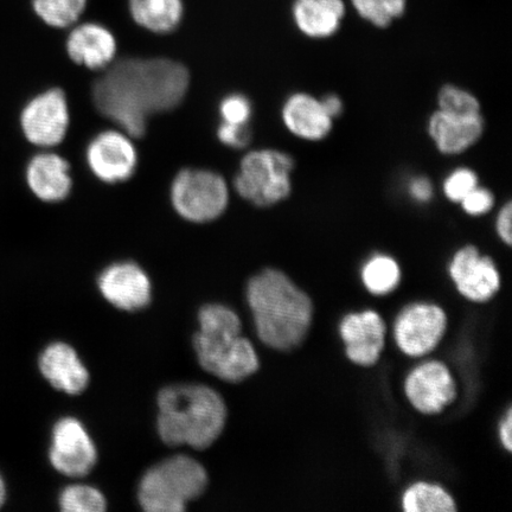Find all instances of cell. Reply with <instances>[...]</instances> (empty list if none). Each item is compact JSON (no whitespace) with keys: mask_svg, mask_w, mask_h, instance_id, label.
Listing matches in <instances>:
<instances>
[{"mask_svg":"<svg viewBox=\"0 0 512 512\" xmlns=\"http://www.w3.org/2000/svg\"><path fill=\"white\" fill-rule=\"evenodd\" d=\"M220 114L223 123L248 125L252 117V105L245 95L230 94L221 101Z\"/></svg>","mask_w":512,"mask_h":512,"instance_id":"obj_30","label":"cell"},{"mask_svg":"<svg viewBox=\"0 0 512 512\" xmlns=\"http://www.w3.org/2000/svg\"><path fill=\"white\" fill-rule=\"evenodd\" d=\"M99 288L102 296L120 310L137 311L151 302L149 275L131 261L107 267L100 275Z\"/></svg>","mask_w":512,"mask_h":512,"instance_id":"obj_15","label":"cell"},{"mask_svg":"<svg viewBox=\"0 0 512 512\" xmlns=\"http://www.w3.org/2000/svg\"><path fill=\"white\" fill-rule=\"evenodd\" d=\"M207 486L208 475L203 465L181 454L165 459L145 473L139 485V503L149 512H181Z\"/></svg>","mask_w":512,"mask_h":512,"instance_id":"obj_5","label":"cell"},{"mask_svg":"<svg viewBox=\"0 0 512 512\" xmlns=\"http://www.w3.org/2000/svg\"><path fill=\"white\" fill-rule=\"evenodd\" d=\"M401 278L399 262L386 254L370 256L362 266V285L374 297H384L394 292L399 287Z\"/></svg>","mask_w":512,"mask_h":512,"instance_id":"obj_24","label":"cell"},{"mask_svg":"<svg viewBox=\"0 0 512 512\" xmlns=\"http://www.w3.org/2000/svg\"><path fill=\"white\" fill-rule=\"evenodd\" d=\"M345 356L361 368L376 366L386 349L388 326L379 312L371 309L345 315L338 326Z\"/></svg>","mask_w":512,"mask_h":512,"instance_id":"obj_11","label":"cell"},{"mask_svg":"<svg viewBox=\"0 0 512 512\" xmlns=\"http://www.w3.org/2000/svg\"><path fill=\"white\" fill-rule=\"evenodd\" d=\"M200 331L194 347L202 368L219 379L238 383L258 371V352L249 339L242 336L238 315L221 304L204 306L198 315Z\"/></svg>","mask_w":512,"mask_h":512,"instance_id":"obj_4","label":"cell"},{"mask_svg":"<svg viewBox=\"0 0 512 512\" xmlns=\"http://www.w3.org/2000/svg\"><path fill=\"white\" fill-rule=\"evenodd\" d=\"M86 158L93 175L108 184L128 181L138 165L132 137L121 130H107L95 136L87 146Z\"/></svg>","mask_w":512,"mask_h":512,"instance_id":"obj_12","label":"cell"},{"mask_svg":"<svg viewBox=\"0 0 512 512\" xmlns=\"http://www.w3.org/2000/svg\"><path fill=\"white\" fill-rule=\"evenodd\" d=\"M401 509L405 512H454L458 510L456 499L443 485L437 483H413L403 491Z\"/></svg>","mask_w":512,"mask_h":512,"instance_id":"obj_23","label":"cell"},{"mask_svg":"<svg viewBox=\"0 0 512 512\" xmlns=\"http://www.w3.org/2000/svg\"><path fill=\"white\" fill-rule=\"evenodd\" d=\"M69 123L67 96L59 88L34 96L21 113L24 137L41 149L60 145L67 136Z\"/></svg>","mask_w":512,"mask_h":512,"instance_id":"obj_10","label":"cell"},{"mask_svg":"<svg viewBox=\"0 0 512 512\" xmlns=\"http://www.w3.org/2000/svg\"><path fill=\"white\" fill-rule=\"evenodd\" d=\"M60 505L64 512H102L106 499L92 486L72 485L62 491Z\"/></svg>","mask_w":512,"mask_h":512,"instance_id":"obj_26","label":"cell"},{"mask_svg":"<svg viewBox=\"0 0 512 512\" xmlns=\"http://www.w3.org/2000/svg\"><path fill=\"white\" fill-rule=\"evenodd\" d=\"M251 130L248 125H236L223 123L217 130V137L220 142L226 146L233 147V149H243L249 142H251Z\"/></svg>","mask_w":512,"mask_h":512,"instance_id":"obj_32","label":"cell"},{"mask_svg":"<svg viewBox=\"0 0 512 512\" xmlns=\"http://www.w3.org/2000/svg\"><path fill=\"white\" fill-rule=\"evenodd\" d=\"M283 119L288 131L310 142L324 139L332 128V118L325 112L320 100L305 93L293 94L287 99Z\"/></svg>","mask_w":512,"mask_h":512,"instance_id":"obj_20","label":"cell"},{"mask_svg":"<svg viewBox=\"0 0 512 512\" xmlns=\"http://www.w3.org/2000/svg\"><path fill=\"white\" fill-rule=\"evenodd\" d=\"M498 439L499 443H501L502 447L508 453L512 451V412L511 407L507 408V411L502 416V419L499 420L498 424Z\"/></svg>","mask_w":512,"mask_h":512,"instance_id":"obj_35","label":"cell"},{"mask_svg":"<svg viewBox=\"0 0 512 512\" xmlns=\"http://www.w3.org/2000/svg\"><path fill=\"white\" fill-rule=\"evenodd\" d=\"M38 366L51 386L69 395H78L88 386L89 375L76 351L66 343L50 344L42 352Z\"/></svg>","mask_w":512,"mask_h":512,"instance_id":"obj_18","label":"cell"},{"mask_svg":"<svg viewBox=\"0 0 512 512\" xmlns=\"http://www.w3.org/2000/svg\"><path fill=\"white\" fill-rule=\"evenodd\" d=\"M88 0H32L35 14L55 29L73 27L86 11Z\"/></svg>","mask_w":512,"mask_h":512,"instance_id":"obj_25","label":"cell"},{"mask_svg":"<svg viewBox=\"0 0 512 512\" xmlns=\"http://www.w3.org/2000/svg\"><path fill=\"white\" fill-rule=\"evenodd\" d=\"M478 187L475 172L462 168L452 172L444 182V194L452 202H462L473 189Z\"/></svg>","mask_w":512,"mask_h":512,"instance_id":"obj_29","label":"cell"},{"mask_svg":"<svg viewBox=\"0 0 512 512\" xmlns=\"http://www.w3.org/2000/svg\"><path fill=\"white\" fill-rule=\"evenodd\" d=\"M6 501V485L2 475H0V509H2L3 505Z\"/></svg>","mask_w":512,"mask_h":512,"instance_id":"obj_37","label":"cell"},{"mask_svg":"<svg viewBox=\"0 0 512 512\" xmlns=\"http://www.w3.org/2000/svg\"><path fill=\"white\" fill-rule=\"evenodd\" d=\"M484 131L482 115L460 117L443 111L435 112L428 123V132L444 155H458L478 142Z\"/></svg>","mask_w":512,"mask_h":512,"instance_id":"obj_19","label":"cell"},{"mask_svg":"<svg viewBox=\"0 0 512 512\" xmlns=\"http://www.w3.org/2000/svg\"><path fill=\"white\" fill-rule=\"evenodd\" d=\"M448 274L460 296L471 303H488L501 290V274L495 262L475 246L460 248L453 255Z\"/></svg>","mask_w":512,"mask_h":512,"instance_id":"obj_13","label":"cell"},{"mask_svg":"<svg viewBox=\"0 0 512 512\" xmlns=\"http://www.w3.org/2000/svg\"><path fill=\"white\" fill-rule=\"evenodd\" d=\"M128 11L139 27L165 35L181 25L184 4L183 0H128Z\"/></svg>","mask_w":512,"mask_h":512,"instance_id":"obj_22","label":"cell"},{"mask_svg":"<svg viewBox=\"0 0 512 512\" xmlns=\"http://www.w3.org/2000/svg\"><path fill=\"white\" fill-rule=\"evenodd\" d=\"M358 14L379 28H386L406 9V0H352Z\"/></svg>","mask_w":512,"mask_h":512,"instance_id":"obj_27","label":"cell"},{"mask_svg":"<svg viewBox=\"0 0 512 512\" xmlns=\"http://www.w3.org/2000/svg\"><path fill=\"white\" fill-rule=\"evenodd\" d=\"M247 300L256 335L266 347L291 351L309 336L315 304L283 271L267 268L254 275L247 285Z\"/></svg>","mask_w":512,"mask_h":512,"instance_id":"obj_2","label":"cell"},{"mask_svg":"<svg viewBox=\"0 0 512 512\" xmlns=\"http://www.w3.org/2000/svg\"><path fill=\"white\" fill-rule=\"evenodd\" d=\"M70 60L92 70L110 67L117 55V40L110 29L98 23L76 25L67 38Z\"/></svg>","mask_w":512,"mask_h":512,"instance_id":"obj_17","label":"cell"},{"mask_svg":"<svg viewBox=\"0 0 512 512\" xmlns=\"http://www.w3.org/2000/svg\"><path fill=\"white\" fill-rule=\"evenodd\" d=\"M439 111L460 117H473L480 114V105L475 95L456 86H445L439 96Z\"/></svg>","mask_w":512,"mask_h":512,"instance_id":"obj_28","label":"cell"},{"mask_svg":"<svg viewBox=\"0 0 512 512\" xmlns=\"http://www.w3.org/2000/svg\"><path fill=\"white\" fill-rule=\"evenodd\" d=\"M344 12L342 0H296L293 6L298 28L312 38L334 35L341 25Z\"/></svg>","mask_w":512,"mask_h":512,"instance_id":"obj_21","label":"cell"},{"mask_svg":"<svg viewBox=\"0 0 512 512\" xmlns=\"http://www.w3.org/2000/svg\"><path fill=\"white\" fill-rule=\"evenodd\" d=\"M448 317L443 307L434 303H412L399 312L393 324L396 347L409 358L430 355L443 341Z\"/></svg>","mask_w":512,"mask_h":512,"instance_id":"obj_8","label":"cell"},{"mask_svg":"<svg viewBox=\"0 0 512 512\" xmlns=\"http://www.w3.org/2000/svg\"><path fill=\"white\" fill-rule=\"evenodd\" d=\"M294 160L285 152L258 150L242 158L235 190L258 207H271L286 200L292 191Z\"/></svg>","mask_w":512,"mask_h":512,"instance_id":"obj_6","label":"cell"},{"mask_svg":"<svg viewBox=\"0 0 512 512\" xmlns=\"http://www.w3.org/2000/svg\"><path fill=\"white\" fill-rule=\"evenodd\" d=\"M460 204H462L466 214L480 216L489 213L494 207L495 198L488 189L477 187Z\"/></svg>","mask_w":512,"mask_h":512,"instance_id":"obj_31","label":"cell"},{"mask_svg":"<svg viewBox=\"0 0 512 512\" xmlns=\"http://www.w3.org/2000/svg\"><path fill=\"white\" fill-rule=\"evenodd\" d=\"M190 86L188 69L169 59L113 62L95 81L93 102L102 117L132 138H142L149 120L182 104Z\"/></svg>","mask_w":512,"mask_h":512,"instance_id":"obj_1","label":"cell"},{"mask_svg":"<svg viewBox=\"0 0 512 512\" xmlns=\"http://www.w3.org/2000/svg\"><path fill=\"white\" fill-rule=\"evenodd\" d=\"M511 203L505 204L499 214L497 216L496 222V230L499 236L504 243H507L508 246H511Z\"/></svg>","mask_w":512,"mask_h":512,"instance_id":"obj_34","label":"cell"},{"mask_svg":"<svg viewBox=\"0 0 512 512\" xmlns=\"http://www.w3.org/2000/svg\"><path fill=\"white\" fill-rule=\"evenodd\" d=\"M158 408L159 437L169 446L206 450L226 426V403L202 384H175L160 390Z\"/></svg>","mask_w":512,"mask_h":512,"instance_id":"obj_3","label":"cell"},{"mask_svg":"<svg viewBox=\"0 0 512 512\" xmlns=\"http://www.w3.org/2000/svg\"><path fill=\"white\" fill-rule=\"evenodd\" d=\"M49 458L55 469L63 475L83 477L92 471L98 454L81 422L74 418H64L54 427Z\"/></svg>","mask_w":512,"mask_h":512,"instance_id":"obj_14","label":"cell"},{"mask_svg":"<svg viewBox=\"0 0 512 512\" xmlns=\"http://www.w3.org/2000/svg\"><path fill=\"white\" fill-rule=\"evenodd\" d=\"M171 202L184 220L208 223L219 219L226 211L229 203L228 185L217 172L184 169L172 182Z\"/></svg>","mask_w":512,"mask_h":512,"instance_id":"obj_7","label":"cell"},{"mask_svg":"<svg viewBox=\"0 0 512 512\" xmlns=\"http://www.w3.org/2000/svg\"><path fill=\"white\" fill-rule=\"evenodd\" d=\"M25 179L32 194L47 203L66 200L73 189L68 160L54 152L43 151L32 157Z\"/></svg>","mask_w":512,"mask_h":512,"instance_id":"obj_16","label":"cell"},{"mask_svg":"<svg viewBox=\"0 0 512 512\" xmlns=\"http://www.w3.org/2000/svg\"><path fill=\"white\" fill-rule=\"evenodd\" d=\"M408 192L416 202H430L433 196L432 183L426 177H415L408 184Z\"/></svg>","mask_w":512,"mask_h":512,"instance_id":"obj_33","label":"cell"},{"mask_svg":"<svg viewBox=\"0 0 512 512\" xmlns=\"http://www.w3.org/2000/svg\"><path fill=\"white\" fill-rule=\"evenodd\" d=\"M403 393L414 411L438 415L457 400L458 386L445 362L427 360L409 371L403 381Z\"/></svg>","mask_w":512,"mask_h":512,"instance_id":"obj_9","label":"cell"},{"mask_svg":"<svg viewBox=\"0 0 512 512\" xmlns=\"http://www.w3.org/2000/svg\"><path fill=\"white\" fill-rule=\"evenodd\" d=\"M320 104H322L325 112L328 113L329 117L332 119L338 117L343 111L342 100L334 94L326 95L324 99L320 100Z\"/></svg>","mask_w":512,"mask_h":512,"instance_id":"obj_36","label":"cell"}]
</instances>
